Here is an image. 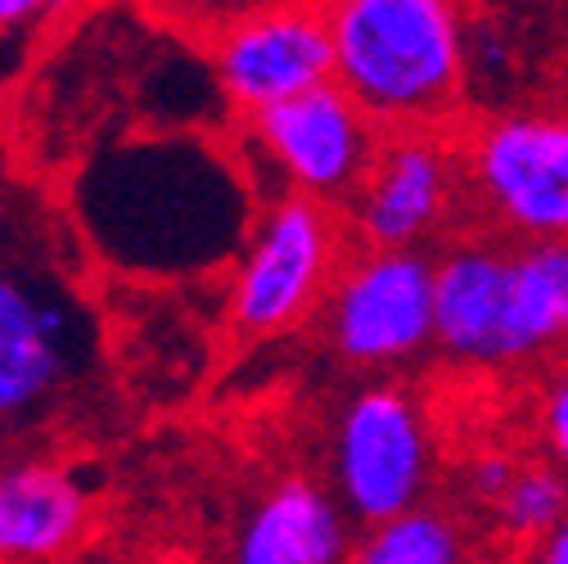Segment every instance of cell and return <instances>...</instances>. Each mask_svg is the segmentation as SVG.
<instances>
[{"label":"cell","instance_id":"1","mask_svg":"<svg viewBox=\"0 0 568 564\" xmlns=\"http://www.w3.org/2000/svg\"><path fill=\"white\" fill-rule=\"evenodd\" d=\"M91 231L126 266L217 271L235 266L253 231V185L212 140L168 135L126 145L95 168Z\"/></svg>","mask_w":568,"mask_h":564},{"label":"cell","instance_id":"2","mask_svg":"<svg viewBox=\"0 0 568 564\" xmlns=\"http://www.w3.org/2000/svg\"><path fill=\"white\" fill-rule=\"evenodd\" d=\"M434 348L465 371H524L568 348V244L456 235L434 258Z\"/></svg>","mask_w":568,"mask_h":564},{"label":"cell","instance_id":"3","mask_svg":"<svg viewBox=\"0 0 568 564\" xmlns=\"http://www.w3.org/2000/svg\"><path fill=\"white\" fill-rule=\"evenodd\" d=\"M325 14L334 87L384 135L465 127L469 14L456 0H338Z\"/></svg>","mask_w":568,"mask_h":564},{"label":"cell","instance_id":"4","mask_svg":"<svg viewBox=\"0 0 568 564\" xmlns=\"http://www.w3.org/2000/svg\"><path fill=\"white\" fill-rule=\"evenodd\" d=\"M352 240L338 208L316 199H266L226 275V316L235 330L275 339L321 316Z\"/></svg>","mask_w":568,"mask_h":564},{"label":"cell","instance_id":"5","mask_svg":"<svg viewBox=\"0 0 568 564\" xmlns=\"http://www.w3.org/2000/svg\"><path fill=\"white\" fill-rule=\"evenodd\" d=\"M465 194L510 244H568V113L515 109L460 127Z\"/></svg>","mask_w":568,"mask_h":564},{"label":"cell","instance_id":"6","mask_svg":"<svg viewBox=\"0 0 568 564\" xmlns=\"http://www.w3.org/2000/svg\"><path fill=\"white\" fill-rule=\"evenodd\" d=\"M434 470V420L406 384L375 380L343 402L329 439V474L347 520L375 528L429 506Z\"/></svg>","mask_w":568,"mask_h":564},{"label":"cell","instance_id":"7","mask_svg":"<svg viewBox=\"0 0 568 564\" xmlns=\"http://www.w3.org/2000/svg\"><path fill=\"white\" fill-rule=\"evenodd\" d=\"M465 208L460 131H393L347 199L343 222L352 249L429 253V244L456 240Z\"/></svg>","mask_w":568,"mask_h":564},{"label":"cell","instance_id":"8","mask_svg":"<svg viewBox=\"0 0 568 564\" xmlns=\"http://www.w3.org/2000/svg\"><path fill=\"white\" fill-rule=\"evenodd\" d=\"M334 357L357 371H402L434 348V253L352 249L321 308Z\"/></svg>","mask_w":568,"mask_h":564},{"label":"cell","instance_id":"9","mask_svg":"<svg viewBox=\"0 0 568 564\" xmlns=\"http://www.w3.org/2000/svg\"><path fill=\"white\" fill-rule=\"evenodd\" d=\"M240 154H253L266 172H275L280 194L316 199L338 213L362 190L384 145V131L334 82L240 122Z\"/></svg>","mask_w":568,"mask_h":564},{"label":"cell","instance_id":"10","mask_svg":"<svg viewBox=\"0 0 568 564\" xmlns=\"http://www.w3.org/2000/svg\"><path fill=\"white\" fill-rule=\"evenodd\" d=\"M212 78L240 122L334 82L325 6H257L212 28Z\"/></svg>","mask_w":568,"mask_h":564},{"label":"cell","instance_id":"11","mask_svg":"<svg viewBox=\"0 0 568 564\" xmlns=\"http://www.w3.org/2000/svg\"><path fill=\"white\" fill-rule=\"evenodd\" d=\"M82 366V316L50 280L0 266V425L41 415Z\"/></svg>","mask_w":568,"mask_h":564},{"label":"cell","instance_id":"12","mask_svg":"<svg viewBox=\"0 0 568 564\" xmlns=\"http://www.w3.org/2000/svg\"><path fill=\"white\" fill-rule=\"evenodd\" d=\"M91 528V487L54 461L0 470V564H45Z\"/></svg>","mask_w":568,"mask_h":564},{"label":"cell","instance_id":"13","mask_svg":"<svg viewBox=\"0 0 568 564\" xmlns=\"http://www.w3.org/2000/svg\"><path fill=\"white\" fill-rule=\"evenodd\" d=\"M352 528L316 479H280L248 511L231 564H347Z\"/></svg>","mask_w":568,"mask_h":564},{"label":"cell","instance_id":"14","mask_svg":"<svg viewBox=\"0 0 568 564\" xmlns=\"http://www.w3.org/2000/svg\"><path fill=\"white\" fill-rule=\"evenodd\" d=\"M478 546L483 542L456 511L429 502L388 524L362 528V537H352L347 564H469Z\"/></svg>","mask_w":568,"mask_h":564},{"label":"cell","instance_id":"15","mask_svg":"<svg viewBox=\"0 0 568 564\" xmlns=\"http://www.w3.org/2000/svg\"><path fill=\"white\" fill-rule=\"evenodd\" d=\"M564 515H568V474L555 470L546 456H524L510 487L487 511L491 546L528 555L564 524Z\"/></svg>","mask_w":568,"mask_h":564},{"label":"cell","instance_id":"16","mask_svg":"<svg viewBox=\"0 0 568 564\" xmlns=\"http://www.w3.org/2000/svg\"><path fill=\"white\" fill-rule=\"evenodd\" d=\"M532 434L537 456H546L555 470L568 474V352L546 371L532 397Z\"/></svg>","mask_w":568,"mask_h":564},{"label":"cell","instance_id":"17","mask_svg":"<svg viewBox=\"0 0 568 564\" xmlns=\"http://www.w3.org/2000/svg\"><path fill=\"white\" fill-rule=\"evenodd\" d=\"M519 465H524V456H510V452H483V456H474L469 465H465V492H469V502H478L483 511H491L496 506V497L510 487V479L519 474Z\"/></svg>","mask_w":568,"mask_h":564},{"label":"cell","instance_id":"18","mask_svg":"<svg viewBox=\"0 0 568 564\" xmlns=\"http://www.w3.org/2000/svg\"><path fill=\"white\" fill-rule=\"evenodd\" d=\"M524 560H528V564H568V515H564V524H559L546 542H537Z\"/></svg>","mask_w":568,"mask_h":564},{"label":"cell","instance_id":"19","mask_svg":"<svg viewBox=\"0 0 568 564\" xmlns=\"http://www.w3.org/2000/svg\"><path fill=\"white\" fill-rule=\"evenodd\" d=\"M54 6H41V0H0V32L6 28H19V23H32L41 14H50Z\"/></svg>","mask_w":568,"mask_h":564},{"label":"cell","instance_id":"20","mask_svg":"<svg viewBox=\"0 0 568 564\" xmlns=\"http://www.w3.org/2000/svg\"><path fill=\"white\" fill-rule=\"evenodd\" d=\"M469 564H528V560H524V555H515V551H501V546L483 542V546L469 555Z\"/></svg>","mask_w":568,"mask_h":564}]
</instances>
